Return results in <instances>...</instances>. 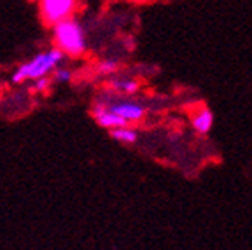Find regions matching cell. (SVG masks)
I'll list each match as a JSON object with an SVG mask.
<instances>
[{
	"mask_svg": "<svg viewBox=\"0 0 252 250\" xmlns=\"http://www.w3.org/2000/svg\"><path fill=\"white\" fill-rule=\"evenodd\" d=\"M65 53L58 47H51L47 51H40L28 62L21 63L14 72H12V82L21 84L25 81H35L44 75H51L56 66H60L65 60Z\"/></svg>",
	"mask_w": 252,
	"mask_h": 250,
	"instance_id": "1",
	"label": "cell"
},
{
	"mask_svg": "<svg viewBox=\"0 0 252 250\" xmlns=\"http://www.w3.org/2000/svg\"><path fill=\"white\" fill-rule=\"evenodd\" d=\"M53 42L70 58L83 56L88 49L86 31H84L83 25L74 18H67V20L53 25Z\"/></svg>",
	"mask_w": 252,
	"mask_h": 250,
	"instance_id": "2",
	"label": "cell"
},
{
	"mask_svg": "<svg viewBox=\"0 0 252 250\" xmlns=\"http://www.w3.org/2000/svg\"><path fill=\"white\" fill-rule=\"evenodd\" d=\"M96 100L102 102L107 109H110L114 114L121 116L130 125H137L147 116V107L142 102H138V100H135L133 96H123V94L110 91V94L100 96Z\"/></svg>",
	"mask_w": 252,
	"mask_h": 250,
	"instance_id": "3",
	"label": "cell"
},
{
	"mask_svg": "<svg viewBox=\"0 0 252 250\" xmlns=\"http://www.w3.org/2000/svg\"><path fill=\"white\" fill-rule=\"evenodd\" d=\"M77 9V0H39V11L46 25H56L72 18Z\"/></svg>",
	"mask_w": 252,
	"mask_h": 250,
	"instance_id": "4",
	"label": "cell"
},
{
	"mask_svg": "<svg viewBox=\"0 0 252 250\" xmlns=\"http://www.w3.org/2000/svg\"><path fill=\"white\" fill-rule=\"evenodd\" d=\"M91 114H93V119L94 123L103 129H114V128H121V126H128L130 123L125 121L121 116L114 114L110 109H107L102 102H96L93 103V109H91Z\"/></svg>",
	"mask_w": 252,
	"mask_h": 250,
	"instance_id": "5",
	"label": "cell"
},
{
	"mask_svg": "<svg viewBox=\"0 0 252 250\" xmlns=\"http://www.w3.org/2000/svg\"><path fill=\"white\" fill-rule=\"evenodd\" d=\"M214 112L209 109V107H200L196 109L193 114H191V128L194 129V133L205 137L209 135L214 128Z\"/></svg>",
	"mask_w": 252,
	"mask_h": 250,
	"instance_id": "6",
	"label": "cell"
},
{
	"mask_svg": "<svg viewBox=\"0 0 252 250\" xmlns=\"http://www.w3.org/2000/svg\"><path fill=\"white\" fill-rule=\"evenodd\" d=\"M109 90L118 94H123V96H135L140 91V82L133 77L123 75V77H114L109 82Z\"/></svg>",
	"mask_w": 252,
	"mask_h": 250,
	"instance_id": "7",
	"label": "cell"
},
{
	"mask_svg": "<svg viewBox=\"0 0 252 250\" xmlns=\"http://www.w3.org/2000/svg\"><path fill=\"white\" fill-rule=\"evenodd\" d=\"M110 137L114 138L116 142H119V144H125V145H133L138 142V131L133 128L131 125L128 126H121V128H114L110 129Z\"/></svg>",
	"mask_w": 252,
	"mask_h": 250,
	"instance_id": "8",
	"label": "cell"
},
{
	"mask_svg": "<svg viewBox=\"0 0 252 250\" xmlns=\"http://www.w3.org/2000/svg\"><path fill=\"white\" fill-rule=\"evenodd\" d=\"M119 62L114 58L109 60H102V62L96 63V74L98 75H105V77H110V75H116L119 72Z\"/></svg>",
	"mask_w": 252,
	"mask_h": 250,
	"instance_id": "9",
	"label": "cell"
},
{
	"mask_svg": "<svg viewBox=\"0 0 252 250\" xmlns=\"http://www.w3.org/2000/svg\"><path fill=\"white\" fill-rule=\"evenodd\" d=\"M51 75H53V81H55L56 84H65V82H68L72 79V72L62 65L56 66L55 72H53Z\"/></svg>",
	"mask_w": 252,
	"mask_h": 250,
	"instance_id": "10",
	"label": "cell"
},
{
	"mask_svg": "<svg viewBox=\"0 0 252 250\" xmlns=\"http://www.w3.org/2000/svg\"><path fill=\"white\" fill-rule=\"evenodd\" d=\"M51 82H53V77H49V75H44V77H39L33 81V90L35 91H47L49 90V86H51Z\"/></svg>",
	"mask_w": 252,
	"mask_h": 250,
	"instance_id": "11",
	"label": "cell"
},
{
	"mask_svg": "<svg viewBox=\"0 0 252 250\" xmlns=\"http://www.w3.org/2000/svg\"><path fill=\"white\" fill-rule=\"evenodd\" d=\"M133 4H146V2H149V0H131Z\"/></svg>",
	"mask_w": 252,
	"mask_h": 250,
	"instance_id": "12",
	"label": "cell"
}]
</instances>
